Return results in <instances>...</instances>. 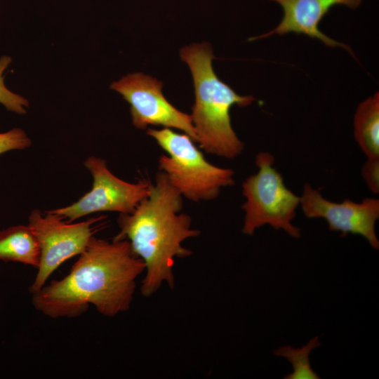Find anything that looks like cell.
<instances>
[{
	"label": "cell",
	"instance_id": "7a4b0ae2",
	"mask_svg": "<svg viewBox=\"0 0 379 379\" xmlns=\"http://www.w3.org/2000/svg\"><path fill=\"white\" fill-rule=\"evenodd\" d=\"M182 206V196L159 170L148 196L133 213L119 215V231L113 240H128L134 253L143 261L145 277L140 291L145 297L154 293L164 283L174 287L175 258L192 254L182 242L200 234L192 227L190 216L181 213Z\"/></svg>",
	"mask_w": 379,
	"mask_h": 379
},
{
	"label": "cell",
	"instance_id": "2e32d148",
	"mask_svg": "<svg viewBox=\"0 0 379 379\" xmlns=\"http://www.w3.org/2000/svg\"><path fill=\"white\" fill-rule=\"evenodd\" d=\"M361 174L368 190L373 194L379 192V157L367 158L362 166Z\"/></svg>",
	"mask_w": 379,
	"mask_h": 379
},
{
	"label": "cell",
	"instance_id": "3957f363",
	"mask_svg": "<svg viewBox=\"0 0 379 379\" xmlns=\"http://www.w3.org/2000/svg\"><path fill=\"white\" fill-rule=\"evenodd\" d=\"M181 59L189 66L194 87V103L190 114L197 142L206 152L233 159L244 144L234 132L230 118L234 105L246 107L255 98L237 94L215 73V59L208 43L192 44L180 50Z\"/></svg>",
	"mask_w": 379,
	"mask_h": 379
},
{
	"label": "cell",
	"instance_id": "52a82bcc",
	"mask_svg": "<svg viewBox=\"0 0 379 379\" xmlns=\"http://www.w3.org/2000/svg\"><path fill=\"white\" fill-rule=\"evenodd\" d=\"M84 164L93 177L91 190L69 206L50 211L69 222L97 212L131 213L149 194L151 182H126L114 175L101 158L89 157Z\"/></svg>",
	"mask_w": 379,
	"mask_h": 379
},
{
	"label": "cell",
	"instance_id": "7c38bea8",
	"mask_svg": "<svg viewBox=\"0 0 379 379\" xmlns=\"http://www.w3.org/2000/svg\"><path fill=\"white\" fill-rule=\"evenodd\" d=\"M354 138L367 158L379 157V93L358 105L354 117Z\"/></svg>",
	"mask_w": 379,
	"mask_h": 379
},
{
	"label": "cell",
	"instance_id": "8fae6325",
	"mask_svg": "<svg viewBox=\"0 0 379 379\" xmlns=\"http://www.w3.org/2000/svg\"><path fill=\"white\" fill-rule=\"evenodd\" d=\"M0 260L38 268L40 247L28 225H18L0 230Z\"/></svg>",
	"mask_w": 379,
	"mask_h": 379
},
{
	"label": "cell",
	"instance_id": "6da1fadb",
	"mask_svg": "<svg viewBox=\"0 0 379 379\" xmlns=\"http://www.w3.org/2000/svg\"><path fill=\"white\" fill-rule=\"evenodd\" d=\"M145 270L128 240L93 236L69 274L32 293V303L53 319L79 317L90 305L104 316L114 317L130 308L136 279Z\"/></svg>",
	"mask_w": 379,
	"mask_h": 379
},
{
	"label": "cell",
	"instance_id": "277c9868",
	"mask_svg": "<svg viewBox=\"0 0 379 379\" xmlns=\"http://www.w3.org/2000/svg\"><path fill=\"white\" fill-rule=\"evenodd\" d=\"M147 134L166 152L159 159V170L186 199L211 201L218 197L222 187L234 185V171L209 163L186 133L168 128H149Z\"/></svg>",
	"mask_w": 379,
	"mask_h": 379
},
{
	"label": "cell",
	"instance_id": "9c48e42d",
	"mask_svg": "<svg viewBox=\"0 0 379 379\" xmlns=\"http://www.w3.org/2000/svg\"><path fill=\"white\" fill-rule=\"evenodd\" d=\"M300 206L308 218H323L331 231L364 237L374 249H379L375 222L379 218V200L366 198L361 202L345 199L336 203L325 199L310 184L304 185L300 197Z\"/></svg>",
	"mask_w": 379,
	"mask_h": 379
},
{
	"label": "cell",
	"instance_id": "ba28073f",
	"mask_svg": "<svg viewBox=\"0 0 379 379\" xmlns=\"http://www.w3.org/2000/svg\"><path fill=\"white\" fill-rule=\"evenodd\" d=\"M163 84L141 72L129 74L112 83L110 88L119 93L130 105L133 125L145 129L149 125L176 128L197 142L190 114L177 109L164 95Z\"/></svg>",
	"mask_w": 379,
	"mask_h": 379
},
{
	"label": "cell",
	"instance_id": "8992f818",
	"mask_svg": "<svg viewBox=\"0 0 379 379\" xmlns=\"http://www.w3.org/2000/svg\"><path fill=\"white\" fill-rule=\"evenodd\" d=\"M105 216L91 218L72 223L60 215L46 211L33 210L28 218V226L36 237L40 247V263L29 292L39 291L50 276L66 260L80 255L105 222Z\"/></svg>",
	"mask_w": 379,
	"mask_h": 379
},
{
	"label": "cell",
	"instance_id": "30bf717a",
	"mask_svg": "<svg viewBox=\"0 0 379 379\" xmlns=\"http://www.w3.org/2000/svg\"><path fill=\"white\" fill-rule=\"evenodd\" d=\"M277 2L282 8L284 16L280 23L272 31L250 41L266 38L273 34L284 35L289 32L303 34L312 39L321 40L325 45L340 47L354 56L351 48L321 32L319 25L322 18L335 5H345L350 8H357L362 0H270Z\"/></svg>",
	"mask_w": 379,
	"mask_h": 379
},
{
	"label": "cell",
	"instance_id": "9a60e30c",
	"mask_svg": "<svg viewBox=\"0 0 379 379\" xmlns=\"http://www.w3.org/2000/svg\"><path fill=\"white\" fill-rule=\"evenodd\" d=\"M32 145L26 133L20 128H14L0 133V154L15 149H24Z\"/></svg>",
	"mask_w": 379,
	"mask_h": 379
},
{
	"label": "cell",
	"instance_id": "5bb4252c",
	"mask_svg": "<svg viewBox=\"0 0 379 379\" xmlns=\"http://www.w3.org/2000/svg\"><path fill=\"white\" fill-rule=\"evenodd\" d=\"M11 62L12 59L8 55H3L0 58V103L8 111L18 114H25L29 107L28 100L9 90L5 84L4 73Z\"/></svg>",
	"mask_w": 379,
	"mask_h": 379
},
{
	"label": "cell",
	"instance_id": "4fadbf2b",
	"mask_svg": "<svg viewBox=\"0 0 379 379\" xmlns=\"http://www.w3.org/2000/svg\"><path fill=\"white\" fill-rule=\"evenodd\" d=\"M319 337L312 338L301 347L281 346L274 351V354L286 359L292 366V371L284 379H319L321 377L312 369L310 361L311 352L321 346Z\"/></svg>",
	"mask_w": 379,
	"mask_h": 379
},
{
	"label": "cell",
	"instance_id": "5b68a950",
	"mask_svg": "<svg viewBox=\"0 0 379 379\" xmlns=\"http://www.w3.org/2000/svg\"><path fill=\"white\" fill-rule=\"evenodd\" d=\"M274 157L267 152L255 157L256 173L242 184L246 198L241 208L245 215L242 232L253 235L264 225L282 230L293 238L300 237V229L293 224L300 206V197L286 187L281 175L273 167Z\"/></svg>",
	"mask_w": 379,
	"mask_h": 379
}]
</instances>
